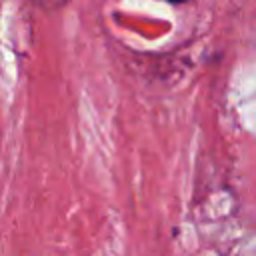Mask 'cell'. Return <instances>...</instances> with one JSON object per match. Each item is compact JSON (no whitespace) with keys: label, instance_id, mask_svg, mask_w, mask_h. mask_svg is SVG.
Listing matches in <instances>:
<instances>
[{"label":"cell","instance_id":"cell-1","mask_svg":"<svg viewBox=\"0 0 256 256\" xmlns=\"http://www.w3.org/2000/svg\"><path fill=\"white\" fill-rule=\"evenodd\" d=\"M166 2H174V4H182V2H186V0H166Z\"/></svg>","mask_w":256,"mask_h":256}]
</instances>
